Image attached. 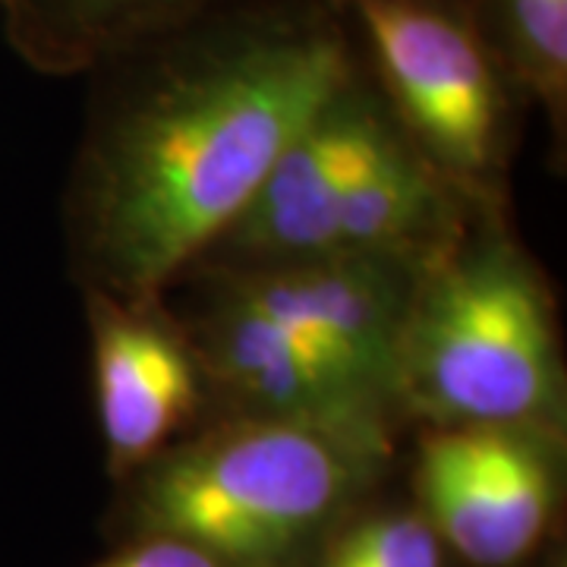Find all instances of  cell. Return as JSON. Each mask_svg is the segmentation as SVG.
<instances>
[{"label":"cell","mask_w":567,"mask_h":567,"mask_svg":"<svg viewBox=\"0 0 567 567\" xmlns=\"http://www.w3.org/2000/svg\"><path fill=\"white\" fill-rule=\"evenodd\" d=\"M92 394L111 483L177 445L215 416L212 388L177 312L158 300L82 290Z\"/></svg>","instance_id":"6"},{"label":"cell","mask_w":567,"mask_h":567,"mask_svg":"<svg viewBox=\"0 0 567 567\" xmlns=\"http://www.w3.org/2000/svg\"><path fill=\"white\" fill-rule=\"evenodd\" d=\"M565 439L505 425H420L410 498L457 567H533L561 536Z\"/></svg>","instance_id":"5"},{"label":"cell","mask_w":567,"mask_h":567,"mask_svg":"<svg viewBox=\"0 0 567 567\" xmlns=\"http://www.w3.org/2000/svg\"><path fill=\"white\" fill-rule=\"evenodd\" d=\"M406 425H505L567 442V372L546 271L507 208H480L416 275L398 341Z\"/></svg>","instance_id":"3"},{"label":"cell","mask_w":567,"mask_h":567,"mask_svg":"<svg viewBox=\"0 0 567 567\" xmlns=\"http://www.w3.org/2000/svg\"><path fill=\"white\" fill-rule=\"evenodd\" d=\"M0 3H3V0H0Z\"/></svg>","instance_id":"12"},{"label":"cell","mask_w":567,"mask_h":567,"mask_svg":"<svg viewBox=\"0 0 567 567\" xmlns=\"http://www.w3.org/2000/svg\"><path fill=\"white\" fill-rule=\"evenodd\" d=\"M488 35L527 107L546 114L565 152L567 130V0H480Z\"/></svg>","instance_id":"8"},{"label":"cell","mask_w":567,"mask_h":567,"mask_svg":"<svg viewBox=\"0 0 567 567\" xmlns=\"http://www.w3.org/2000/svg\"><path fill=\"white\" fill-rule=\"evenodd\" d=\"M533 567H567V548H565V539H558L555 546H548L543 551V558L536 561Z\"/></svg>","instance_id":"11"},{"label":"cell","mask_w":567,"mask_h":567,"mask_svg":"<svg viewBox=\"0 0 567 567\" xmlns=\"http://www.w3.org/2000/svg\"><path fill=\"white\" fill-rule=\"evenodd\" d=\"M92 567H221L203 548L189 546L171 536H136L114 543L111 555H104Z\"/></svg>","instance_id":"10"},{"label":"cell","mask_w":567,"mask_h":567,"mask_svg":"<svg viewBox=\"0 0 567 567\" xmlns=\"http://www.w3.org/2000/svg\"><path fill=\"white\" fill-rule=\"evenodd\" d=\"M306 567H457L410 492L365 495L328 529Z\"/></svg>","instance_id":"9"},{"label":"cell","mask_w":567,"mask_h":567,"mask_svg":"<svg viewBox=\"0 0 567 567\" xmlns=\"http://www.w3.org/2000/svg\"><path fill=\"white\" fill-rule=\"evenodd\" d=\"M391 114L429 164L480 208H507L527 102L480 0H338Z\"/></svg>","instance_id":"4"},{"label":"cell","mask_w":567,"mask_h":567,"mask_svg":"<svg viewBox=\"0 0 567 567\" xmlns=\"http://www.w3.org/2000/svg\"><path fill=\"white\" fill-rule=\"evenodd\" d=\"M391 470L394 454L319 425L215 413L114 483L104 529L111 543L183 539L221 567H306Z\"/></svg>","instance_id":"2"},{"label":"cell","mask_w":567,"mask_h":567,"mask_svg":"<svg viewBox=\"0 0 567 567\" xmlns=\"http://www.w3.org/2000/svg\"><path fill=\"white\" fill-rule=\"evenodd\" d=\"M212 3L218 0H3L0 10L25 66L41 76H76Z\"/></svg>","instance_id":"7"},{"label":"cell","mask_w":567,"mask_h":567,"mask_svg":"<svg viewBox=\"0 0 567 567\" xmlns=\"http://www.w3.org/2000/svg\"><path fill=\"white\" fill-rule=\"evenodd\" d=\"M360 63L338 0H218L99 63L63 196L80 290L164 297Z\"/></svg>","instance_id":"1"}]
</instances>
